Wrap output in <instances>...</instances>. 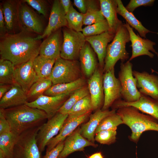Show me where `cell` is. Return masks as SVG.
Masks as SVG:
<instances>
[{"instance_id":"cell-1","label":"cell","mask_w":158,"mask_h":158,"mask_svg":"<svg viewBox=\"0 0 158 158\" xmlns=\"http://www.w3.org/2000/svg\"><path fill=\"white\" fill-rule=\"evenodd\" d=\"M31 33L22 30L0 38L1 59L10 61L15 66L34 59L39 54L42 42Z\"/></svg>"},{"instance_id":"cell-2","label":"cell","mask_w":158,"mask_h":158,"mask_svg":"<svg viewBox=\"0 0 158 158\" xmlns=\"http://www.w3.org/2000/svg\"><path fill=\"white\" fill-rule=\"evenodd\" d=\"M2 109L11 131L17 136L28 130L40 126L47 119L44 111L26 104Z\"/></svg>"},{"instance_id":"cell-3","label":"cell","mask_w":158,"mask_h":158,"mask_svg":"<svg viewBox=\"0 0 158 158\" xmlns=\"http://www.w3.org/2000/svg\"><path fill=\"white\" fill-rule=\"evenodd\" d=\"M116 112L121 116L123 124L131 130L132 133L129 138L134 142H138L145 131L158 132V120L150 115L140 113L134 107L129 106L119 108Z\"/></svg>"},{"instance_id":"cell-4","label":"cell","mask_w":158,"mask_h":158,"mask_svg":"<svg viewBox=\"0 0 158 158\" xmlns=\"http://www.w3.org/2000/svg\"><path fill=\"white\" fill-rule=\"evenodd\" d=\"M130 41L129 32L123 23L117 31L112 42L107 46L103 73L114 68L118 60L124 62L128 59L129 54L126 49V45Z\"/></svg>"},{"instance_id":"cell-5","label":"cell","mask_w":158,"mask_h":158,"mask_svg":"<svg viewBox=\"0 0 158 158\" xmlns=\"http://www.w3.org/2000/svg\"><path fill=\"white\" fill-rule=\"evenodd\" d=\"M80 66L77 60H67L60 57L56 60L48 78L53 85L74 81L82 77Z\"/></svg>"},{"instance_id":"cell-6","label":"cell","mask_w":158,"mask_h":158,"mask_svg":"<svg viewBox=\"0 0 158 158\" xmlns=\"http://www.w3.org/2000/svg\"><path fill=\"white\" fill-rule=\"evenodd\" d=\"M40 126L28 130L18 136L14 148L13 158H41V152L36 140Z\"/></svg>"},{"instance_id":"cell-7","label":"cell","mask_w":158,"mask_h":158,"mask_svg":"<svg viewBox=\"0 0 158 158\" xmlns=\"http://www.w3.org/2000/svg\"><path fill=\"white\" fill-rule=\"evenodd\" d=\"M62 31L63 40L60 57L67 60H77L86 42L85 37L82 32H76L68 27L64 28Z\"/></svg>"},{"instance_id":"cell-8","label":"cell","mask_w":158,"mask_h":158,"mask_svg":"<svg viewBox=\"0 0 158 158\" xmlns=\"http://www.w3.org/2000/svg\"><path fill=\"white\" fill-rule=\"evenodd\" d=\"M133 66L129 60L121 62L118 74L121 88V98L127 102L138 100L141 95L137 87V80L133 75Z\"/></svg>"},{"instance_id":"cell-9","label":"cell","mask_w":158,"mask_h":158,"mask_svg":"<svg viewBox=\"0 0 158 158\" xmlns=\"http://www.w3.org/2000/svg\"><path fill=\"white\" fill-rule=\"evenodd\" d=\"M68 114L57 112L40 127L36 136L37 144L41 152L48 143L59 133Z\"/></svg>"},{"instance_id":"cell-10","label":"cell","mask_w":158,"mask_h":158,"mask_svg":"<svg viewBox=\"0 0 158 158\" xmlns=\"http://www.w3.org/2000/svg\"><path fill=\"white\" fill-rule=\"evenodd\" d=\"M72 93L55 96L43 95L35 100L27 102L25 104L30 107L44 111L47 114V120H48L58 112Z\"/></svg>"},{"instance_id":"cell-11","label":"cell","mask_w":158,"mask_h":158,"mask_svg":"<svg viewBox=\"0 0 158 158\" xmlns=\"http://www.w3.org/2000/svg\"><path fill=\"white\" fill-rule=\"evenodd\" d=\"M103 74V87L104 95L102 111L109 110L116 101L121 99V86L118 78L115 77L114 68Z\"/></svg>"},{"instance_id":"cell-12","label":"cell","mask_w":158,"mask_h":158,"mask_svg":"<svg viewBox=\"0 0 158 158\" xmlns=\"http://www.w3.org/2000/svg\"><path fill=\"white\" fill-rule=\"evenodd\" d=\"M19 13L22 30L43 34L45 29L41 18L23 1L19 2Z\"/></svg>"},{"instance_id":"cell-13","label":"cell","mask_w":158,"mask_h":158,"mask_svg":"<svg viewBox=\"0 0 158 158\" xmlns=\"http://www.w3.org/2000/svg\"><path fill=\"white\" fill-rule=\"evenodd\" d=\"M124 25L129 32L131 42L130 46L132 48V55L129 61L143 55H147L152 58L154 55L150 51L157 54L158 57V54L153 47L156 44L155 42L148 39L142 38L138 34H136L133 28L127 22L124 23Z\"/></svg>"},{"instance_id":"cell-14","label":"cell","mask_w":158,"mask_h":158,"mask_svg":"<svg viewBox=\"0 0 158 158\" xmlns=\"http://www.w3.org/2000/svg\"><path fill=\"white\" fill-rule=\"evenodd\" d=\"M129 106L134 107L158 120V100L141 94L139 99L135 101L127 102L120 99L115 102L111 107L112 109L117 110L119 108Z\"/></svg>"},{"instance_id":"cell-15","label":"cell","mask_w":158,"mask_h":158,"mask_svg":"<svg viewBox=\"0 0 158 158\" xmlns=\"http://www.w3.org/2000/svg\"><path fill=\"white\" fill-rule=\"evenodd\" d=\"M66 15V14L60 1L54 0L51 7L47 26L43 34L36 37L35 39L40 40L42 38L48 37L62 27H68Z\"/></svg>"},{"instance_id":"cell-16","label":"cell","mask_w":158,"mask_h":158,"mask_svg":"<svg viewBox=\"0 0 158 158\" xmlns=\"http://www.w3.org/2000/svg\"><path fill=\"white\" fill-rule=\"evenodd\" d=\"M31 59L15 66L14 79L27 93L32 85L39 79Z\"/></svg>"},{"instance_id":"cell-17","label":"cell","mask_w":158,"mask_h":158,"mask_svg":"<svg viewBox=\"0 0 158 158\" xmlns=\"http://www.w3.org/2000/svg\"><path fill=\"white\" fill-rule=\"evenodd\" d=\"M103 73L100 68H97L88 80L87 87L94 110L102 108L104 103Z\"/></svg>"},{"instance_id":"cell-18","label":"cell","mask_w":158,"mask_h":158,"mask_svg":"<svg viewBox=\"0 0 158 158\" xmlns=\"http://www.w3.org/2000/svg\"><path fill=\"white\" fill-rule=\"evenodd\" d=\"M91 113L78 117L68 115L59 133L47 144L46 151H50L59 142L65 140L80 125L87 120Z\"/></svg>"},{"instance_id":"cell-19","label":"cell","mask_w":158,"mask_h":158,"mask_svg":"<svg viewBox=\"0 0 158 158\" xmlns=\"http://www.w3.org/2000/svg\"><path fill=\"white\" fill-rule=\"evenodd\" d=\"M19 2L6 0L1 4L7 34H15L22 30L19 17Z\"/></svg>"},{"instance_id":"cell-20","label":"cell","mask_w":158,"mask_h":158,"mask_svg":"<svg viewBox=\"0 0 158 158\" xmlns=\"http://www.w3.org/2000/svg\"><path fill=\"white\" fill-rule=\"evenodd\" d=\"M133 73L141 94L158 100V76L146 71H133Z\"/></svg>"},{"instance_id":"cell-21","label":"cell","mask_w":158,"mask_h":158,"mask_svg":"<svg viewBox=\"0 0 158 158\" xmlns=\"http://www.w3.org/2000/svg\"><path fill=\"white\" fill-rule=\"evenodd\" d=\"M97 146L84 138L80 133V128L78 127L65 140L63 148L57 158H66L73 152L83 151L87 147Z\"/></svg>"},{"instance_id":"cell-22","label":"cell","mask_w":158,"mask_h":158,"mask_svg":"<svg viewBox=\"0 0 158 158\" xmlns=\"http://www.w3.org/2000/svg\"><path fill=\"white\" fill-rule=\"evenodd\" d=\"M115 35L108 31L99 35L85 37L86 42L97 54L99 68L103 71L108 44L113 40Z\"/></svg>"},{"instance_id":"cell-23","label":"cell","mask_w":158,"mask_h":158,"mask_svg":"<svg viewBox=\"0 0 158 158\" xmlns=\"http://www.w3.org/2000/svg\"><path fill=\"white\" fill-rule=\"evenodd\" d=\"M62 42L60 29L47 37L41 43L39 55L56 60L60 57Z\"/></svg>"},{"instance_id":"cell-24","label":"cell","mask_w":158,"mask_h":158,"mask_svg":"<svg viewBox=\"0 0 158 158\" xmlns=\"http://www.w3.org/2000/svg\"><path fill=\"white\" fill-rule=\"evenodd\" d=\"M116 110L112 109L102 111L100 109L96 111L94 113L90 115L88 121L83 124L80 128L81 135L89 141L95 143V133L99 123L104 118L116 113Z\"/></svg>"},{"instance_id":"cell-25","label":"cell","mask_w":158,"mask_h":158,"mask_svg":"<svg viewBox=\"0 0 158 158\" xmlns=\"http://www.w3.org/2000/svg\"><path fill=\"white\" fill-rule=\"evenodd\" d=\"M28 102L27 93L18 84L15 83L0 99V108L5 109L25 104Z\"/></svg>"},{"instance_id":"cell-26","label":"cell","mask_w":158,"mask_h":158,"mask_svg":"<svg viewBox=\"0 0 158 158\" xmlns=\"http://www.w3.org/2000/svg\"><path fill=\"white\" fill-rule=\"evenodd\" d=\"M101 10L107 20L109 31L115 35L118 28L123 24L117 16V4L116 0H100Z\"/></svg>"},{"instance_id":"cell-27","label":"cell","mask_w":158,"mask_h":158,"mask_svg":"<svg viewBox=\"0 0 158 158\" xmlns=\"http://www.w3.org/2000/svg\"><path fill=\"white\" fill-rule=\"evenodd\" d=\"M79 58L81 70L89 78L97 68V62L93 50L87 42L80 51Z\"/></svg>"},{"instance_id":"cell-28","label":"cell","mask_w":158,"mask_h":158,"mask_svg":"<svg viewBox=\"0 0 158 158\" xmlns=\"http://www.w3.org/2000/svg\"><path fill=\"white\" fill-rule=\"evenodd\" d=\"M116 0L117 4V13L122 16L130 27L136 30L141 37L146 38V35L149 32L157 33L150 31L144 26L133 13L129 12L126 9L121 0Z\"/></svg>"},{"instance_id":"cell-29","label":"cell","mask_w":158,"mask_h":158,"mask_svg":"<svg viewBox=\"0 0 158 158\" xmlns=\"http://www.w3.org/2000/svg\"><path fill=\"white\" fill-rule=\"evenodd\" d=\"M86 81L83 78H81L74 81L52 85L46 91L44 95L55 96L72 93L85 85Z\"/></svg>"},{"instance_id":"cell-30","label":"cell","mask_w":158,"mask_h":158,"mask_svg":"<svg viewBox=\"0 0 158 158\" xmlns=\"http://www.w3.org/2000/svg\"><path fill=\"white\" fill-rule=\"evenodd\" d=\"M56 60L39 55L34 59L33 61L34 67L39 79L49 77Z\"/></svg>"},{"instance_id":"cell-31","label":"cell","mask_w":158,"mask_h":158,"mask_svg":"<svg viewBox=\"0 0 158 158\" xmlns=\"http://www.w3.org/2000/svg\"><path fill=\"white\" fill-rule=\"evenodd\" d=\"M18 136L12 132L0 135V158H13Z\"/></svg>"},{"instance_id":"cell-32","label":"cell","mask_w":158,"mask_h":158,"mask_svg":"<svg viewBox=\"0 0 158 158\" xmlns=\"http://www.w3.org/2000/svg\"><path fill=\"white\" fill-rule=\"evenodd\" d=\"M105 19L101 10L99 0H87V10L83 25H90Z\"/></svg>"},{"instance_id":"cell-33","label":"cell","mask_w":158,"mask_h":158,"mask_svg":"<svg viewBox=\"0 0 158 158\" xmlns=\"http://www.w3.org/2000/svg\"><path fill=\"white\" fill-rule=\"evenodd\" d=\"M52 85V82L48 78L39 79L32 85L27 93L28 101L30 100L28 102L35 100L43 95Z\"/></svg>"},{"instance_id":"cell-34","label":"cell","mask_w":158,"mask_h":158,"mask_svg":"<svg viewBox=\"0 0 158 158\" xmlns=\"http://www.w3.org/2000/svg\"><path fill=\"white\" fill-rule=\"evenodd\" d=\"M90 95L87 86L86 85L73 92L65 102L58 112L68 114L73 106L79 100Z\"/></svg>"},{"instance_id":"cell-35","label":"cell","mask_w":158,"mask_h":158,"mask_svg":"<svg viewBox=\"0 0 158 158\" xmlns=\"http://www.w3.org/2000/svg\"><path fill=\"white\" fill-rule=\"evenodd\" d=\"M15 66L10 61L0 59V85H12L15 83Z\"/></svg>"},{"instance_id":"cell-36","label":"cell","mask_w":158,"mask_h":158,"mask_svg":"<svg viewBox=\"0 0 158 158\" xmlns=\"http://www.w3.org/2000/svg\"><path fill=\"white\" fill-rule=\"evenodd\" d=\"M85 14L77 11L71 5L66 15L68 27L78 32H82Z\"/></svg>"},{"instance_id":"cell-37","label":"cell","mask_w":158,"mask_h":158,"mask_svg":"<svg viewBox=\"0 0 158 158\" xmlns=\"http://www.w3.org/2000/svg\"><path fill=\"white\" fill-rule=\"evenodd\" d=\"M94 110L90 95L78 101L69 112L68 115L78 117Z\"/></svg>"},{"instance_id":"cell-38","label":"cell","mask_w":158,"mask_h":158,"mask_svg":"<svg viewBox=\"0 0 158 158\" xmlns=\"http://www.w3.org/2000/svg\"><path fill=\"white\" fill-rule=\"evenodd\" d=\"M123 124V122L121 116L116 112L109 115L100 121L95 130V135L101 130L117 129L119 125Z\"/></svg>"},{"instance_id":"cell-39","label":"cell","mask_w":158,"mask_h":158,"mask_svg":"<svg viewBox=\"0 0 158 158\" xmlns=\"http://www.w3.org/2000/svg\"><path fill=\"white\" fill-rule=\"evenodd\" d=\"M108 24L106 19L83 28L82 33L85 37L96 35L109 31Z\"/></svg>"},{"instance_id":"cell-40","label":"cell","mask_w":158,"mask_h":158,"mask_svg":"<svg viewBox=\"0 0 158 158\" xmlns=\"http://www.w3.org/2000/svg\"><path fill=\"white\" fill-rule=\"evenodd\" d=\"M117 129L102 130L95 134V141L99 143L110 145L115 143L116 140Z\"/></svg>"},{"instance_id":"cell-41","label":"cell","mask_w":158,"mask_h":158,"mask_svg":"<svg viewBox=\"0 0 158 158\" xmlns=\"http://www.w3.org/2000/svg\"><path fill=\"white\" fill-rule=\"evenodd\" d=\"M23 1L47 18L48 10V4L44 0H24Z\"/></svg>"},{"instance_id":"cell-42","label":"cell","mask_w":158,"mask_h":158,"mask_svg":"<svg viewBox=\"0 0 158 158\" xmlns=\"http://www.w3.org/2000/svg\"><path fill=\"white\" fill-rule=\"evenodd\" d=\"M154 1V0H130L125 8L128 11L133 13L138 7L152 6Z\"/></svg>"},{"instance_id":"cell-43","label":"cell","mask_w":158,"mask_h":158,"mask_svg":"<svg viewBox=\"0 0 158 158\" xmlns=\"http://www.w3.org/2000/svg\"><path fill=\"white\" fill-rule=\"evenodd\" d=\"M64 141L59 142L50 151H46L44 158H57L63 148Z\"/></svg>"},{"instance_id":"cell-44","label":"cell","mask_w":158,"mask_h":158,"mask_svg":"<svg viewBox=\"0 0 158 158\" xmlns=\"http://www.w3.org/2000/svg\"><path fill=\"white\" fill-rule=\"evenodd\" d=\"M11 132L9 124L4 115L2 109H0V135Z\"/></svg>"},{"instance_id":"cell-45","label":"cell","mask_w":158,"mask_h":158,"mask_svg":"<svg viewBox=\"0 0 158 158\" xmlns=\"http://www.w3.org/2000/svg\"><path fill=\"white\" fill-rule=\"evenodd\" d=\"M7 33L5 23L1 4L0 6V36L1 38Z\"/></svg>"},{"instance_id":"cell-46","label":"cell","mask_w":158,"mask_h":158,"mask_svg":"<svg viewBox=\"0 0 158 158\" xmlns=\"http://www.w3.org/2000/svg\"><path fill=\"white\" fill-rule=\"evenodd\" d=\"M74 4L80 13L85 14L87 10V0H74Z\"/></svg>"},{"instance_id":"cell-47","label":"cell","mask_w":158,"mask_h":158,"mask_svg":"<svg viewBox=\"0 0 158 158\" xmlns=\"http://www.w3.org/2000/svg\"><path fill=\"white\" fill-rule=\"evenodd\" d=\"M12 85H0V99H1L11 88Z\"/></svg>"},{"instance_id":"cell-48","label":"cell","mask_w":158,"mask_h":158,"mask_svg":"<svg viewBox=\"0 0 158 158\" xmlns=\"http://www.w3.org/2000/svg\"><path fill=\"white\" fill-rule=\"evenodd\" d=\"M59 1L61 4L66 14L68 12L71 6L72 5L71 0H60Z\"/></svg>"},{"instance_id":"cell-49","label":"cell","mask_w":158,"mask_h":158,"mask_svg":"<svg viewBox=\"0 0 158 158\" xmlns=\"http://www.w3.org/2000/svg\"><path fill=\"white\" fill-rule=\"evenodd\" d=\"M88 158H103L100 152H98L93 154L89 157Z\"/></svg>"},{"instance_id":"cell-50","label":"cell","mask_w":158,"mask_h":158,"mask_svg":"<svg viewBox=\"0 0 158 158\" xmlns=\"http://www.w3.org/2000/svg\"><path fill=\"white\" fill-rule=\"evenodd\" d=\"M155 72H157V73H157V72L155 71Z\"/></svg>"}]
</instances>
